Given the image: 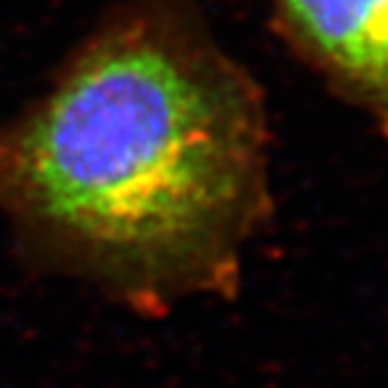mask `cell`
I'll list each match as a JSON object with an SVG mask.
<instances>
[{
  "label": "cell",
  "instance_id": "obj_1",
  "mask_svg": "<svg viewBox=\"0 0 388 388\" xmlns=\"http://www.w3.org/2000/svg\"><path fill=\"white\" fill-rule=\"evenodd\" d=\"M273 216L268 93L201 0H113L0 118L20 266L133 316L233 301Z\"/></svg>",
  "mask_w": 388,
  "mask_h": 388
},
{
  "label": "cell",
  "instance_id": "obj_2",
  "mask_svg": "<svg viewBox=\"0 0 388 388\" xmlns=\"http://www.w3.org/2000/svg\"><path fill=\"white\" fill-rule=\"evenodd\" d=\"M273 38L388 143V0H261Z\"/></svg>",
  "mask_w": 388,
  "mask_h": 388
}]
</instances>
